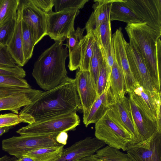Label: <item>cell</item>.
<instances>
[{"instance_id": "obj_10", "label": "cell", "mask_w": 161, "mask_h": 161, "mask_svg": "<svg viewBox=\"0 0 161 161\" xmlns=\"http://www.w3.org/2000/svg\"><path fill=\"white\" fill-rule=\"evenodd\" d=\"M125 151L131 161H161V133L129 145Z\"/></svg>"}, {"instance_id": "obj_6", "label": "cell", "mask_w": 161, "mask_h": 161, "mask_svg": "<svg viewBox=\"0 0 161 161\" xmlns=\"http://www.w3.org/2000/svg\"><path fill=\"white\" fill-rule=\"evenodd\" d=\"M57 135L14 136L3 140L2 148L10 155L19 158L31 151L61 144L56 140Z\"/></svg>"}, {"instance_id": "obj_25", "label": "cell", "mask_w": 161, "mask_h": 161, "mask_svg": "<svg viewBox=\"0 0 161 161\" xmlns=\"http://www.w3.org/2000/svg\"><path fill=\"white\" fill-rule=\"evenodd\" d=\"M109 80L110 90L113 98L115 99L124 97L126 92L123 75L115 58L112 68Z\"/></svg>"}, {"instance_id": "obj_26", "label": "cell", "mask_w": 161, "mask_h": 161, "mask_svg": "<svg viewBox=\"0 0 161 161\" xmlns=\"http://www.w3.org/2000/svg\"><path fill=\"white\" fill-rule=\"evenodd\" d=\"M64 146L60 144L41 148L29 152L24 155L32 158L34 161H56L61 156Z\"/></svg>"}, {"instance_id": "obj_9", "label": "cell", "mask_w": 161, "mask_h": 161, "mask_svg": "<svg viewBox=\"0 0 161 161\" xmlns=\"http://www.w3.org/2000/svg\"><path fill=\"white\" fill-rule=\"evenodd\" d=\"M143 22L161 31V0H121Z\"/></svg>"}, {"instance_id": "obj_13", "label": "cell", "mask_w": 161, "mask_h": 161, "mask_svg": "<svg viewBox=\"0 0 161 161\" xmlns=\"http://www.w3.org/2000/svg\"><path fill=\"white\" fill-rule=\"evenodd\" d=\"M115 59L121 68L124 79L125 92L132 91L136 82L130 69L125 47L126 41L122 32V29H117L112 35Z\"/></svg>"}, {"instance_id": "obj_32", "label": "cell", "mask_w": 161, "mask_h": 161, "mask_svg": "<svg viewBox=\"0 0 161 161\" xmlns=\"http://www.w3.org/2000/svg\"><path fill=\"white\" fill-rule=\"evenodd\" d=\"M103 61L101 52L96 40L93 47L89 69L91 77L96 87L98 76Z\"/></svg>"}, {"instance_id": "obj_19", "label": "cell", "mask_w": 161, "mask_h": 161, "mask_svg": "<svg viewBox=\"0 0 161 161\" xmlns=\"http://www.w3.org/2000/svg\"><path fill=\"white\" fill-rule=\"evenodd\" d=\"M112 98L109 80L104 92L97 97L88 111L83 114V122L86 127L96 123L103 116L108 109Z\"/></svg>"}, {"instance_id": "obj_21", "label": "cell", "mask_w": 161, "mask_h": 161, "mask_svg": "<svg viewBox=\"0 0 161 161\" xmlns=\"http://www.w3.org/2000/svg\"><path fill=\"white\" fill-rule=\"evenodd\" d=\"M114 0H95L93 9L85 28L87 33L94 31L102 24L110 20L111 8Z\"/></svg>"}, {"instance_id": "obj_20", "label": "cell", "mask_w": 161, "mask_h": 161, "mask_svg": "<svg viewBox=\"0 0 161 161\" xmlns=\"http://www.w3.org/2000/svg\"><path fill=\"white\" fill-rule=\"evenodd\" d=\"M129 101L132 118L143 141L161 133V129L149 120L130 97Z\"/></svg>"}, {"instance_id": "obj_15", "label": "cell", "mask_w": 161, "mask_h": 161, "mask_svg": "<svg viewBox=\"0 0 161 161\" xmlns=\"http://www.w3.org/2000/svg\"><path fill=\"white\" fill-rule=\"evenodd\" d=\"M22 20L32 29L36 44L47 35V15L37 8L30 0H24Z\"/></svg>"}, {"instance_id": "obj_27", "label": "cell", "mask_w": 161, "mask_h": 161, "mask_svg": "<svg viewBox=\"0 0 161 161\" xmlns=\"http://www.w3.org/2000/svg\"><path fill=\"white\" fill-rule=\"evenodd\" d=\"M96 38L93 32L91 31L84 36L81 40V58L78 68L81 70H89L93 47Z\"/></svg>"}, {"instance_id": "obj_17", "label": "cell", "mask_w": 161, "mask_h": 161, "mask_svg": "<svg viewBox=\"0 0 161 161\" xmlns=\"http://www.w3.org/2000/svg\"><path fill=\"white\" fill-rule=\"evenodd\" d=\"M108 108L117 115L126 129L133 136L135 143L143 141L134 122L129 99L127 97L115 99L112 96Z\"/></svg>"}, {"instance_id": "obj_29", "label": "cell", "mask_w": 161, "mask_h": 161, "mask_svg": "<svg viewBox=\"0 0 161 161\" xmlns=\"http://www.w3.org/2000/svg\"><path fill=\"white\" fill-rule=\"evenodd\" d=\"M22 35L23 53L26 63L31 58L34 47L36 44L32 29L23 20Z\"/></svg>"}, {"instance_id": "obj_39", "label": "cell", "mask_w": 161, "mask_h": 161, "mask_svg": "<svg viewBox=\"0 0 161 161\" xmlns=\"http://www.w3.org/2000/svg\"><path fill=\"white\" fill-rule=\"evenodd\" d=\"M17 65L6 46L0 50V66L14 67Z\"/></svg>"}, {"instance_id": "obj_24", "label": "cell", "mask_w": 161, "mask_h": 161, "mask_svg": "<svg viewBox=\"0 0 161 161\" xmlns=\"http://www.w3.org/2000/svg\"><path fill=\"white\" fill-rule=\"evenodd\" d=\"M110 20L111 22L114 20H118L127 24L143 22L131 9L122 3L121 0H114L112 3Z\"/></svg>"}, {"instance_id": "obj_1", "label": "cell", "mask_w": 161, "mask_h": 161, "mask_svg": "<svg viewBox=\"0 0 161 161\" xmlns=\"http://www.w3.org/2000/svg\"><path fill=\"white\" fill-rule=\"evenodd\" d=\"M80 109L75 79L67 76L58 86L42 92L31 103L24 107L18 114L22 123L31 124Z\"/></svg>"}, {"instance_id": "obj_41", "label": "cell", "mask_w": 161, "mask_h": 161, "mask_svg": "<svg viewBox=\"0 0 161 161\" xmlns=\"http://www.w3.org/2000/svg\"><path fill=\"white\" fill-rule=\"evenodd\" d=\"M68 138L66 132H62L57 135L56 140L58 143L64 145L67 144Z\"/></svg>"}, {"instance_id": "obj_37", "label": "cell", "mask_w": 161, "mask_h": 161, "mask_svg": "<svg viewBox=\"0 0 161 161\" xmlns=\"http://www.w3.org/2000/svg\"><path fill=\"white\" fill-rule=\"evenodd\" d=\"M22 123L19 115L13 113L0 114V128L14 126Z\"/></svg>"}, {"instance_id": "obj_43", "label": "cell", "mask_w": 161, "mask_h": 161, "mask_svg": "<svg viewBox=\"0 0 161 161\" xmlns=\"http://www.w3.org/2000/svg\"><path fill=\"white\" fill-rule=\"evenodd\" d=\"M16 158L14 156L10 157L7 155H4L0 158V161H16Z\"/></svg>"}, {"instance_id": "obj_38", "label": "cell", "mask_w": 161, "mask_h": 161, "mask_svg": "<svg viewBox=\"0 0 161 161\" xmlns=\"http://www.w3.org/2000/svg\"><path fill=\"white\" fill-rule=\"evenodd\" d=\"M100 49L107 66L109 79L112 68L115 58L113 41L107 50H103Z\"/></svg>"}, {"instance_id": "obj_18", "label": "cell", "mask_w": 161, "mask_h": 161, "mask_svg": "<svg viewBox=\"0 0 161 161\" xmlns=\"http://www.w3.org/2000/svg\"><path fill=\"white\" fill-rule=\"evenodd\" d=\"M42 92L31 88L24 92L0 98V111L8 110L19 114L22 107L31 103Z\"/></svg>"}, {"instance_id": "obj_34", "label": "cell", "mask_w": 161, "mask_h": 161, "mask_svg": "<svg viewBox=\"0 0 161 161\" xmlns=\"http://www.w3.org/2000/svg\"><path fill=\"white\" fill-rule=\"evenodd\" d=\"M109 80L107 66L104 60L99 71L96 84L98 97L100 96L104 92Z\"/></svg>"}, {"instance_id": "obj_45", "label": "cell", "mask_w": 161, "mask_h": 161, "mask_svg": "<svg viewBox=\"0 0 161 161\" xmlns=\"http://www.w3.org/2000/svg\"><path fill=\"white\" fill-rule=\"evenodd\" d=\"M16 161H34L32 158L25 156H22L19 158L17 159Z\"/></svg>"}, {"instance_id": "obj_28", "label": "cell", "mask_w": 161, "mask_h": 161, "mask_svg": "<svg viewBox=\"0 0 161 161\" xmlns=\"http://www.w3.org/2000/svg\"><path fill=\"white\" fill-rule=\"evenodd\" d=\"M20 0H2L0 3V27L15 20Z\"/></svg>"}, {"instance_id": "obj_3", "label": "cell", "mask_w": 161, "mask_h": 161, "mask_svg": "<svg viewBox=\"0 0 161 161\" xmlns=\"http://www.w3.org/2000/svg\"><path fill=\"white\" fill-rule=\"evenodd\" d=\"M62 42H56L46 49L35 63L32 75L45 91L58 86L67 77L65 61L69 56Z\"/></svg>"}, {"instance_id": "obj_44", "label": "cell", "mask_w": 161, "mask_h": 161, "mask_svg": "<svg viewBox=\"0 0 161 161\" xmlns=\"http://www.w3.org/2000/svg\"><path fill=\"white\" fill-rule=\"evenodd\" d=\"M13 128V126H6L0 128V136L4 133L8 132L10 129Z\"/></svg>"}, {"instance_id": "obj_7", "label": "cell", "mask_w": 161, "mask_h": 161, "mask_svg": "<svg viewBox=\"0 0 161 161\" xmlns=\"http://www.w3.org/2000/svg\"><path fill=\"white\" fill-rule=\"evenodd\" d=\"M80 12V9L72 8L47 15V35L55 42H63L75 30V20Z\"/></svg>"}, {"instance_id": "obj_4", "label": "cell", "mask_w": 161, "mask_h": 161, "mask_svg": "<svg viewBox=\"0 0 161 161\" xmlns=\"http://www.w3.org/2000/svg\"><path fill=\"white\" fill-rule=\"evenodd\" d=\"M95 124V137L109 147L125 151L128 145L136 143L133 136L109 109Z\"/></svg>"}, {"instance_id": "obj_35", "label": "cell", "mask_w": 161, "mask_h": 161, "mask_svg": "<svg viewBox=\"0 0 161 161\" xmlns=\"http://www.w3.org/2000/svg\"><path fill=\"white\" fill-rule=\"evenodd\" d=\"M14 20L9 22L0 27V50L6 47L11 36Z\"/></svg>"}, {"instance_id": "obj_31", "label": "cell", "mask_w": 161, "mask_h": 161, "mask_svg": "<svg viewBox=\"0 0 161 161\" xmlns=\"http://www.w3.org/2000/svg\"><path fill=\"white\" fill-rule=\"evenodd\" d=\"M95 154L104 161H131L126 153L107 145L99 150Z\"/></svg>"}, {"instance_id": "obj_23", "label": "cell", "mask_w": 161, "mask_h": 161, "mask_svg": "<svg viewBox=\"0 0 161 161\" xmlns=\"http://www.w3.org/2000/svg\"><path fill=\"white\" fill-rule=\"evenodd\" d=\"M31 88L24 78L0 75V98L24 92Z\"/></svg>"}, {"instance_id": "obj_14", "label": "cell", "mask_w": 161, "mask_h": 161, "mask_svg": "<svg viewBox=\"0 0 161 161\" xmlns=\"http://www.w3.org/2000/svg\"><path fill=\"white\" fill-rule=\"evenodd\" d=\"M83 114L89 110L98 97L96 87L89 70L78 69L75 79Z\"/></svg>"}, {"instance_id": "obj_46", "label": "cell", "mask_w": 161, "mask_h": 161, "mask_svg": "<svg viewBox=\"0 0 161 161\" xmlns=\"http://www.w3.org/2000/svg\"><path fill=\"white\" fill-rule=\"evenodd\" d=\"M1 1H2V0H0V3H1Z\"/></svg>"}, {"instance_id": "obj_22", "label": "cell", "mask_w": 161, "mask_h": 161, "mask_svg": "<svg viewBox=\"0 0 161 161\" xmlns=\"http://www.w3.org/2000/svg\"><path fill=\"white\" fill-rule=\"evenodd\" d=\"M85 29V28L78 27L66 39L65 45L69 51L68 67L71 71L79 68L81 58V40Z\"/></svg>"}, {"instance_id": "obj_2", "label": "cell", "mask_w": 161, "mask_h": 161, "mask_svg": "<svg viewBox=\"0 0 161 161\" xmlns=\"http://www.w3.org/2000/svg\"><path fill=\"white\" fill-rule=\"evenodd\" d=\"M125 30L129 44L143 59L157 89L161 93V31L144 22L127 24Z\"/></svg>"}, {"instance_id": "obj_42", "label": "cell", "mask_w": 161, "mask_h": 161, "mask_svg": "<svg viewBox=\"0 0 161 161\" xmlns=\"http://www.w3.org/2000/svg\"><path fill=\"white\" fill-rule=\"evenodd\" d=\"M78 161H104L103 160L95 156V154H93L83 158Z\"/></svg>"}, {"instance_id": "obj_11", "label": "cell", "mask_w": 161, "mask_h": 161, "mask_svg": "<svg viewBox=\"0 0 161 161\" xmlns=\"http://www.w3.org/2000/svg\"><path fill=\"white\" fill-rule=\"evenodd\" d=\"M125 44L130 69L136 81L146 90L159 92L151 79L143 59L138 52L126 41Z\"/></svg>"}, {"instance_id": "obj_16", "label": "cell", "mask_w": 161, "mask_h": 161, "mask_svg": "<svg viewBox=\"0 0 161 161\" xmlns=\"http://www.w3.org/2000/svg\"><path fill=\"white\" fill-rule=\"evenodd\" d=\"M23 0H20L13 30L6 46L7 49L17 65L22 67L26 63L24 55L22 35Z\"/></svg>"}, {"instance_id": "obj_40", "label": "cell", "mask_w": 161, "mask_h": 161, "mask_svg": "<svg viewBox=\"0 0 161 161\" xmlns=\"http://www.w3.org/2000/svg\"><path fill=\"white\" fill-rule=\"evenodd\" d=\"M39 9L46 14H49L53 11V0H30Z\"/></svg>"}, {"instance_id": "obj_8", "label": "cell", "mask_w": 161, "mask_h": 161, "mask_svg": "<svg viewBox=\"0 0 161 161\" xmlns=\"http://www.w3.org/2000/svg\"><path fill=\"white\" fill-rule=\"evenodd\" d=\"M130 97L150 121L161 129V93L150 92L136 82Z\"/></svg>"}, {"instance_id": "obj_5", "label": "cell", "mask_w": 161, "mask_h": 161, "mask_svg": "<svg viewBox=\"0 0 161 161\" xmlns=\"http://www.w3.org/2000/svg\"><path fill=\"white\" fill-rule=\"evenodd\" d=\"M80 122L74 112L35 121L16 131L20 135H52L74 130Z\"/></svg>"}, {"instance_id": "obj_36", "label": "cell", "mask_w": 161, "mask_h": 161, "mask_svg": "<svg viewBox=\"0 0 161 161\" xmlns=\"http://www.w3.org/2000/svg\"><path fill=\"white\" fill-rule=\"evenodd\" d=\"M0 75L24 78L26 74L23 69L18 65L14 67L0 66Z\"/></svg>"}, {"instance_id": "obj_30", "label": "cell", "mask_w": 161, "mask_h": 161, "mask_svg": "<svg viewBox=\"0 0 161 161\" xmlns=\"http://www.w3.org/2000/svg\"><path fill=\"white\" fill-rule=\"evenodd\" d=\"M96 38L100 49L106 50L112 42V36L110 20L105 22L92 31Z\"/></svg>"}, {"instance_id": "obj_33", "label": "cell", "mask_w": 161, "mask_h": 161, "mask_svg": "<svg viewBox=\"0 0 161 161\" xmlns=\"http://www.w3.org/2000/svg\"><path fill=\"white\" fill-rule=\"evenodd\" d=\"M89 1V0H53L55 12L67 9H82Z\"/></svg>"}, {"instance_id": "obj_12", "label": "cell", "mask_w": 161, "mask_h": 161, "mask_svg": "<svg viewBox=\"0 0 161 161\" xmlns=\"http://www.w3.org/2000/svg\"><path fill=\"white\" fill-rule=\"evenodd\" d=\"M106 145L104 142L95 137L88 136L63 149L60 158L56 161H78L95 154Z\"/></svg>"}]
</instances>
